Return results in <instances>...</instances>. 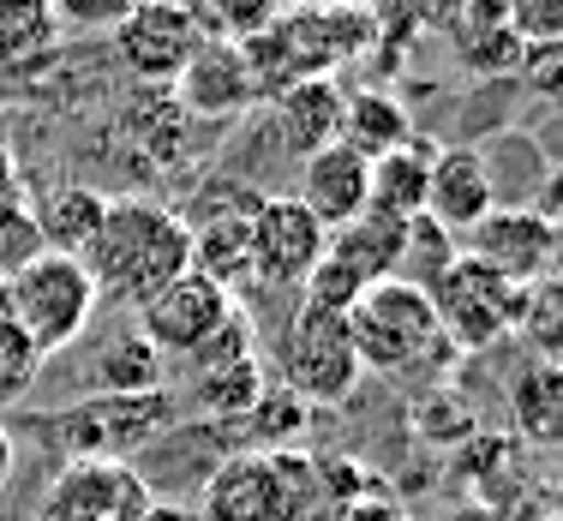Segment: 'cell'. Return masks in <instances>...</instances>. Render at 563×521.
<instances>
[{"mask_svg": "<svg viewBox=\"0 0 563 521\" xmlns=\"http://www.w3.org/2000/svg\"><path fill=\"white\" fill-rule=\"evenodd\" d=\"M90 270L97 306H132L139 312L151 293H163L174 276L192 270V234L174 204L156 198H109L90 252L78 258Z\"/></svg>", "mask_w": 563, "mask_h": 521, "instance_id": "obj_1", "label": "cell"}, {"mask_svg": "<svg viewBox=\"0 0 563 521\" xmlns=\"http://www.w3.org/2000/svg\"><path fill=\"white\" fill-rule=\"evenodd\" d=\"M347 336H354V354H360V372H378V378H396V384H426L450 366L455 347L444 342L438 330V312L420 288L408 282H372L366 293L354 300L347 312ZM462 359V354H455Z\"/></svg>", "mask_w": 563, "mask_h": 521, "instance_id": "obj_2", "label": "cell"}, {"mask_svg": "<svg viewBox=\"0 0 563 521\" xmlns=\"http://www.w3.org/2000/svg\"><path fill=\"white\" fill-rule=\"evenodd\" d=\"M0 318L31 342L36 359L66 354L97 318L90 270L78 258H60V252H36L0 282Z\"/></svg>", "mask_w": 563, "mask_h": 521, "instance_id": "obj_3", "label": "cell"}, {"mask_svg": "<svg viewBox=\"0 0 563 521\" xmlns=\"http://www.w3.org/2000/svg\"><path fill=\"white\" fill-rule=\"evenodd\" d=\"M276 378L300 408H342L366 378L347 336V312H324L306 300L294 306L276 336Z\"/></svg>", "mask_w": 563, "mask_h": 521, "instance_id": "obj_4", "label": "cell"}, {"mask_svg": "<svg viewBox=\"0 0 563 521\" xmlns=\"http://www.w3.org/2000/svg\"><path fill=\"white\" fill-rule=\"evenodd\" d=\"M426 300H432L438 330H444V342L455 354H486V347H498L509 330H516L521 288L504 282L498 270H486L479 258L455 252V264L426 288Z\"/></svg>", "mask_w": 563, "mask_h": 521, "instance_id": "obj_5", "label": "cell"}, {"mask_svg": "<svg viewBox=\"0 0 563 521\" xmlns=\"http://www.w3.org/2000/svg\"><path fill=\"white\" fill-rule=\"evenodd\" d=\"M156 503L151 479L120 456H66L48 479L36 521H139Z\"/></svg>", "mask_w": 563, "mask_h": 521, "instance_id": "obj_6", "label": "cell"}, {"mask_svg": "<svg viewBox=\"0 0 563 521\" xmlns=\"http://www.w3.org/2000/svg\"><path fill=\"white\" fill-rule=\"evenodd\" d=\"M174 420V396L168 390H139V396H85L60 413L66 432V456H120L126 462L132 450L156 444Z\"/></svg>", "mask_w": 563, "mask_h": 521, "instance_id": "obj_7", "label": "cell"}, {"mask_svg": "<svg viewBox=\"0 0 563 521\" xmlns=\"http://www.w3.org/2000/svg\"><path fill=\"white\" fill-rule=\"evenodd\" d=\"M324 246H330V234L318 229L312 210L294 192L258 198V210H252V240H246V282L276 288V293L306 288V276L324 258Z\"/></svg>", "mask_w": 563, "mask_h": 521, "instance_id": "obj_8", "label": "cell"}, {"mask_svg": "<svg viewBox=\"0 0 563 521\" xmlns=\"http://www.w3.org/2000/svg\"><path fill=\"white\" fill-rule=\"evenodd\" d=\"M234 312L240 306H234V293H228L222 282L186 270V276H174L163 293H151V300L139 306V336L151 342L163 359H192L205 342L222 336Z\"/></svg>", "mask_w": 563, "mask_h": 521, "instance_id": "obj_9", "label": "cell"}, {"mask_svg": "<svg viewBox=\"0 0 563 521\" xmlns=\"http://www.w3.org/2000/svg\"><path fill=\"white\" fill-rule=\"evenodd\" d=\"M205 43V19L192 0H139L114 31V55L144 85H174L180 66Z\"/></svg>", "mask_w": 563, "mask_h": 521, "instance_id": "obj_10", "label": "cell"}, {"mask_svg": "<svg viewBox=\"0 0 563 521\" xmlns=\"http://www.w3.org/2000/svg\"><path fill=\"white\" fill-rule=\"evenodd\" d=\"M462 252L479 258L486 270H498L504 282L528 288L540 276H552L558 264V222L533 204H498L479 229L462 234Z\"/></svg>", "mask_w": 563, "mask_h": 521, "instance_id": "obj_11", "label": "cell"}, {"mask_svg": "<svg viewBox=\"0 0 563 521\" xmlns=\"http://www.w3.org/2000/svg\"><path fill=\"white\" fill-rule=\"evenodd\" d=\"M174 90H180L186 114H198V120H234V114H246L252 102H258L264 85H258V66H252V48L222 43V36H205V43H198V55L180 66Z\"/></svg>", "mask_w": 563, "mask_h": 521, "instance_id": "obj_12", "label": "cell"}, {"mask_svg": "<svg viewBox=\"0 0 563 521\" xmlns=\"http://www.w3.org/2000/svg\"><path fill=\"white\" fill-rule=\"evenodd\" d=\"M492 210H498V192H492V174L479 163V144H438L432 180H426V217L462 240Z\"/></svg>", "mask_w": 563, "mask_h": 521, "instance_id": "obj_13", "label": "cell"}, {"mask_svg": "<svg viewBox=\"0 0 563 521\" xmlns=\"http://www.w3.org/2000/svg\"><path fill=\"white\" fill-rule=\"evenodd\" d=\"M252 210H258V192L217 186V210H205V217H186V234H192V270L210 276V282H222L228 293L246 282Z\"/></svg>", "mask_w": 563, "mask_h": 521, "instance_id": "obj_14", "label": "cell"}, {"mask_svg": "<svg viewBox=\"0 0 563 521\" xmlns=\"http://www.w3.org/2000/svg\"><path fill=\"white\" fill-rule=\"evenodd\" d=\"M294 198L312 210V222L324 234L347 229L354 217H366V156L347 151L342 138L324 144V151H312L300 163V186H294Z\"/></svg>", "mask_w": 563, "mask_h": 521, "instance_id": "obj_15", "label": "cell"}, {"mask_svg": "<svg viewBox=\"0 0 563 521\" xmlns=\"http://www.w3.org/2000/svg\"><path fill=\"white\" fill-rule=\"evenodd\" d=\"M276 467L264 450H240L228 456L217 474L205 479V498H198L192 521H276Z\"/></svg>", "mask_w": 563, "mask_h": 521, "instance_id": "obj_16", "label": "cell"}, {"mask_svg": "<svg viewBox=\"0 0 563 521\" xmlns=\"http://www.w3.org/2000/svg\"><path fill=\"white\" fill-rule=\"evenodd\" d=\"M432 156H438V144H426L420 132H413L408 144H396V151L372 156V163H366V217H384V222L426 217Z\"/></svg>", "mask_w": 563, "mask_h": 521, "instance_id": "obj_17", "label": "cell"}, {"mask_svg": "<svg viewBox=\"0 0 563 521\" xmlns=\"http://www.w3.org/2000/svg\"><path fill=\"white\" fill-rule=\"evenodd\" d=\"M342 97L347 90L336 78H294V85L276 90V138L288 144L294 156H312L324 144H336L342 132Z\"/></svg>", "mask_w": 563, "mask_h": 521, "instance_id": "obj_18", "label": "cell"}, {"mask_svg": "<svg viewBox=\"0 0 563 521\" xmlns=\"http://www.w3.org/2000/svg\"><path fill=\"white\" fill-rule=\"evenodd\" d=\"M509 432L533 450H563V359H528L509 378Z\"/></svg>", "mask_w": 563, "mask_h": 521, "instance_id": "obj_19", "label": "cell"}, {"mask_svg": "<svg viewBox=\"0 0 563 521\" xmlns=\"http://www.w3.org/2000/svg\"><path fill=\"white\" fill-rule=\"evenodd\" d=\"M102 217H109V198L97 186H60V192L43 198V210H31V229L43 252H60V258H85L90 240H97Z\"/></svg>", "mask_w": 563, "mask_h": 521, "instance_id": "obj_20", "label": "cell"}, {"mask_svg": "<svg viewBox=\"0 0 563 521\" xmlns=\"http://www.w3.org/2000/svg\"><path fill=\"white\" fill-rule=\"evenodd\" d=\"M66 31L48 0H0V73H43Z\"/></svg>", "mask_w": 563, "mask_h": 521, "instance_id": "obj_21", "label": "cell"}, {"mask_svg": "<svg viewBox=\"0 0 563 521\" xmlns=\"http://www.w3.org/2000/svg\"><path fill=\"white\" fill-rule=\"evenodd\" d=\"M336 138L372 163V156H384V151H396V144L413 138V114L401 109V97H390V90H354V97H342V132Z\"/></svg>", "mask_w": 563, "mask_h": 521, "instance_id": "obj_22", "label": "cell"}, {"mask_svg": "<svg viewBox=\"0 0 563 521\" xmlns=\"http://www.w3.org/2000/svg\"><path fill=\"white\" fill-rule=\"evenodd\" d=\"M168 372H163V354L132 330V336H114L102 342V354L90 359V384L97 396H139V390H168Z\"/></svg>", "mask_w": 563, "mask_h": 521, "instance_id": "obj_23", "label": "cell"}, {"mask_svg": "<svg viewBox=\"0 0 563 521\" xmlns=\"http://www.w3.org/2000/svg\"><path fill=\"white\" fill-rule=\"evenodd\" d=\"M192 408L210 413V420H246L264 396V366L258 359H234V366H210L192 372Z\"/></svg>", "mask_w": 563, "mask_h": 521, "instance_id": "obj_24", "label": "cell"}, {"mask_svg": "<svg viewBox=\"0 0 563 521\" xmlns=\"http://www.w3.org/2000/svg\"><path fill=\"white\" fill-rule=\"evenodd\" d=\"M533 359H563V276H540L521 288L516 330H509Z\"/></svg>", "mask_w": 563, "mask_h": 521, "instance_id": "obj_25", "label": "cell"}, {"mask_svg": "<svg viewBox=\"0 0 563 521\" xmlns=\"http://www.w3.org/2000/svg\"><path fill=\"white\" fill-rule=\"evenodd\" d=\"M455 252H462V240H455L450 229H438L432 217H413L408 229H401V258H396V282L408 288H432L438 276L455 264Z\"/></svg>", "mask_w": 563, "mask_h": 521, "instance_id": "obj_26", "label": "cell"}, {"mask_svg": "<svg viewBox=\"0 0 563 521\" xmlns=\"http://www.w3.org/2000/svg\"><path fill=\"white\" fill-rule=\"evenodd\" d=\"M271 12H276V0H205V7H198V19H210L205 36H222V43L246 48L252 36H264L276 24Z\"/></svg>", "mask_w": 563, "mask_h": 521, "instance_id": "obj_27", "label": "cell"}, {"mask_svg": "<svg viewBox=\"0 0 563 521\" xmlns=\"http://www.w3.org/2000/svg\"><path fill=\"white\" fill-rule=\"evenodd\" d=\"M504 24L521 48H552L563 43V0H498Z\"/></svg>", "mask_w": 563, "mask_h": 521, "instance_id": "obj_28", "label": "cell"}, {"mask_svg": "<svg viewBox=\"0 0 563 521\" xmlns=\"http://www.w3.org/2000/svg\"><path fill=\"white\" fill-rule=\"evenodd\" d=\"M60 19V31H120V19H126L139 0H48Z\"/></svg>", "mask_w": 563, "mask_h": 521, "instance_id": "obj_29", "label": "cell"}, {"mask_svg": "<svg viewBox=\"0 0 563 521\" xmlns=\"http://www.w3.org/2000/svg\"><path fill=\"white\" fill-rule=\"evenodd\" d=\"M31 378H36L31 342H24L19 330L0 318V402H7V396H24V390H31Z\"/></svg>", "mask_w": 563, "mask_h": 521, "instance_id": "obj_30", "label": "cell"}, {"mask_svg": "<svg viewBox=\"0 0 563 521\" xmlns=\"http://www.w3.org/2000/svg\"><path fill=\"white\" fill-rule=\"evenodd\" d=\"M521 55H528V85L563 97V43H552V48H521Z\"/></svg>", "mask_w": 563, "mask_h": 521, "instance_id": "obj_31", "label": "cell"}, {"mask_svg": "<svg viewBox=\"0 0 563 521\" xmlns=\"http://www.w3.org/2000/svg\"><path fill=\"white\" fill-rule=\"evenodd\" d=\"M467 7H474V0H408V12L420 24H432V31H455Z\"/></svg>", "mask_w": 563, "mask_h": 521, "instance_id": "obj_32", "label": "cell"}, {"mask_svg": "<svg viewBox=\"0 0 563 521\" xmlns=\"http://www.w3.org/2000/svg\"><path fill=\"white\" fill-rule=\"evenodd\" d=\"M12 474H19V444H12V432L0 425V491L12 486Z\"/></svg>", "mask_w": 563, "mask_h": 521, "instance_id": "obj_33", "label": "cell"}, {"mask_svg": "<svg viewBox=\"0 0 563 521\" xmlns=\"http://www.w3.org/2000/svg\"><path fill=\"white\" fill-rule=\"evenodd\" d=\"M396 521H408V516H396Z\"/></svg>", "mask_w": 563, "mask_h": 521, "instance_id": "obj_34", "label": "cell"}]
</instances>
